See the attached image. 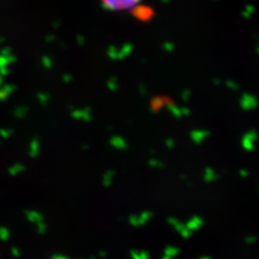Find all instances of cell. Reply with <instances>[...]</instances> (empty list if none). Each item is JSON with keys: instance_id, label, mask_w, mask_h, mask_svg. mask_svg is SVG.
<instances>
[{"instance_id": "obj_1", "label": "cell", "mask_w": 259, "mask_h": 259, "mask_svg": "<svg viewBox=\"0 0 259 259\" xmlns=\"http://www.w3.org/2000/svg\"><path fill=\"white\" fill-rule=\"evenodd\" d=\"M106 9L112 11H127L137 9L142 0H101Z\"/></svg>"}]
</instances>
